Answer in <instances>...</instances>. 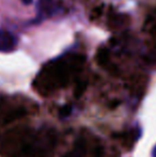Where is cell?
Here are the masks:
<instances>
[{"label":"cell","instance_id":"1","mask_svg":"<svg viewBox=\"0 0 156 157\" xmlns=\"http://www.w3.org/2000/svg\"><path fill=\"white\" fill-rule=\"evenodd\" d=\"M39 18L52 16L58 14L61 10L59 0H39Z\"/></svg>","mask_w":156,"mask_h":157},{"label":"cell","instance_id":"2","mask_svg":"<svg viewBox=\"0 0 156 157\" xmlns=\"http://www.w3.org/2000/svg\"><path fill=\"white\" fill-rule=\"evenodd\" d=\"M16 46V37L11 32L0 30V52H12Z\"/></svg>","mask_w":156,"mask_h":157},{"label":"cell","instance_id":"3","mask_svg":"<svg viewBox=\"0 0 156 157\" xmlns=\"http://www.w3.org/2000/svg\"><path fill=\"white\" fill-rule=\"evenodd\" d=\"M86 151H87V145L86 140L83 138H79L74 144L73 149L67 153L63 157H85Z\"/></svg>","mask_w":156,"mask_h":157},{"label":"cell","instance_id":"4","mask_svg":"<svg viewBox=\"0 0 156 157\" xmlns=\"http://www.w3.org/2000/svg\"><path fill=\"white\" fill-rule=\"evenodd\" d=\"M21 1L23 2L25 6H29V4L32 3V1H33V0H21Z\"/></svg>","mask_w":156,"mask_h":157},{"label":"cell","instance_id":"5","mask_svg":"<svg viewBox=\"0 0 156 157\" xmlns=\"http://www.w3.org/2000/svg\"><path fill=\"white\" fill-rule=\"evenodd\" d=\"M152 157H156V144L152 150Z\"/></svg>","mask_w":156,"mask_h":157}]
</instances>
